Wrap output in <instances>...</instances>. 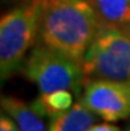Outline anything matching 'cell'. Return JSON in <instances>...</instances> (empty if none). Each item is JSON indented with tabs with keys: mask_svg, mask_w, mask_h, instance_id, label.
Instances as JSON below:
<instances>
[{
	"mask_svg": "<svg viewBox=\"0 0 130 131\" xmlns=\"http://www.w3.org/2000/svg\"><path fill=\"white\" fill-rule=\"evenodd\" d=\"M48 0H24L0 20V74L11 77L25 61L27 52L40 33Z\"/></svg>",
	"mask_w": 130,
	"mask_h": 131,
	"instance_id": "obj_2",
	"label": "cell"
},
{
	"mask_svg": "<svg viewBox=\"0 0 130 131\" xmlns=\"http://www.w3.org/2000/svg\"><path fill=\"white\" fill-rule=\"evenodd\" d=\"M94 121L96 114L82 102H77L65 113L51 118L48 131H89Z\"/></svg>",
	"mask_w": 130,
	"mask_h": 131,
	"instance_id": "obj_6",
	"label": "cell"
},
{
	"mask_svg": "<svg viewBox=\"0 0 130 131\" xmlns=\"http://www.w3.org/2000/svg\"><path fill=\"white\" fill-rule=\"evenodd\" d=\"M85 75L130 82V36L119 27L101 25L82 58Z\"/></svg>",
	"mask_w": 130,
	"mask_h": 131,
	"instance_id": "obj_3",
	"label": "cell"
},
{
	"mask_svg": "<svg viewBox=\"0 0 130 131\" xmlns=\"http://www.w3.org/2000/svg\"><path fill=\"white\" fill-rule=\"evenodd\" d=\"M2 111L16 122L20 131H47L41 115L32 106H28L15 97L2 98Z\"/></svg>",
	"mask_w": 130,
	"mask_h": 131,
	"instance_id": "obj_7",
	"label": "cell"
},
{
	"mask_svg": "<svg viewBox=\"0 0 130 131\" xmlns=\"http://www.w3.org/2000/svg\"><path fill=\"white\" fill-rule=\"evenodd\" d=\"M122 29H124V30H125V32H126V33H127V35L130 36V24H127V25H125V27H124V28H122Z\"/></svg>",
	"mask_w": 130,
	"mask_h": 131,
	"instance_id": "obj_12",
	"label": "cell"
},
{
	"mask_svg": "<svg viewBox=\"0 0 130 131\" xmlns=\"http://www.w3.org/2000/svg\"><path fill=\"white\" fill-rule=\"evenodd\" d=\"M89 131H121L119 127L110 125V123H101V125H93Z\"/></svg>",
	"mask_w": 130,
	"mask_h": 131,
	"instance_id": "obj_11",
	"label": "cell"
},
{
	"mask_svg": "<svg viewBox=\"0 0 130 131\" xmlns=\"http://www.w3.org/2000/svg\"><path fill=\"white\" fill-rule=\"evenodd\" d=\"M126 131H130V127H129V128H127V130H126Z\"/></svg>",
	"mask_w": 130,
	"mask_h": 131,
	"instance_id": "obj_13",
	"label": "cell"
},
{
	"mask_svg": "<svg viewBox=\"0 0 130 131\" xmlns=\"http://www.w3.org/2000/svg\"><path fill=\"white\" fill-rule=\"evenodd\" d=\"M101 25L90 0H48L40 38L44 45L82 64Z\"/></svg>",
	"mask_w": 130,
	"mask_h": 131,
	"instance_id": "obj_1",
	"label": "cell"
},
{
	"mask_svg": "<svg viewBox=\"0 0 130 131\" xmlns=\"http://www.w3.org/2000/svg\"><path fill=\"white\" fill-rule=\"evenodd\" d=\"M81 102L106 122L130 117V82L93 78L85 83Z\"/></svg>",
	"mask_w": 130,
	"mask_h": 131,
	"instance_id": "obj_5",
	"label": "cell"
},
{
	"mask_svg": "<svg viewBox=\"0 0 130 131\" xmlns=\"http://www.w3.org/2000/svg\"><path fill=\"white\" fill-rule=\"evenodd\" d=\"M0 131H20L16 122L4 111H2V115H0Z\"/></svg>",
	"mask_w": 130,
	"mask_h": 131,
	"instance_id": "obj_10",
	"label": "cell"
},
{
	"mask_svg": "<svg viewBox=\"0 0 130 131\" xmlns=\"http://www.w3.org/2000/svg\"><path fill=\"white\" fill-rule=\"evenodd\" d=\"M24 73L39 88L40 94L63 89L80 94L85 75L81 62L44 44L35 47L29 53Z\"/></svg>",
	"mask_w": 130,
	"mask_h": 131,
	"instance_id": "obj_4",
	"label": "cell"
},
{
	"mask_svg": "<svg viewBox=\"0 0 130 131\" xmlns=\"http://www.w3.org/2000/svg\"><path fill=\"white\" fill-rule=\"evenodd\" d=\"M104 25L130 24V0H90Z\"/></svg>",
	"mask_w": 130,
	"mask_h": 131,
	"instance_id": "obj_8",
	"label": "cell"
},
{
	"mask_svg": "<svg viewBox=\"0 0 130 131\" xmlns=\"http://www.w3.org/2000/svg\"><path fill=\"white\" fill-rule=\"evenodd\" d=\"M73 91L71 90H56L47 94H40V97L31 105L41 117L53 118L58 114L69 110L73 103Z\"/></svg>",
	"mask_w": 130,
	"mask_h": 131,
	"instance_id": "obj_9",
	"label": "cell"
}]
</instances>
